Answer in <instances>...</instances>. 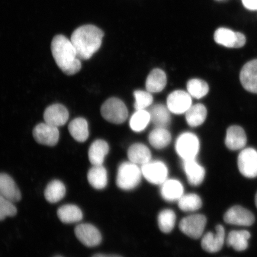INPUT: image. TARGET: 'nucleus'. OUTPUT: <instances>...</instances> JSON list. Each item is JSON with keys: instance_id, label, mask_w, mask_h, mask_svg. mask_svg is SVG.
<instances>
[{"instance_id": "obj_3", "label": "nucleus", "mask_w": 257, "mask_h": 257, "mask_svg": "<svg viewBox=\"0 0 257 257\" xmlns=\"http://www.w3.org/2000/svg\"><path fill=\"white\" fill-rule=\"evenodd\" d=\"M142 175L141 169L136 164L123 163L118 168L116 184L123 190H132L139 185Z\"/></svg>"}, {"instance_id": "obj_28", "label": "nucleus", "mask_w": 257, "mask_h": 257, "mask_svg": "<svg viewBox=\"0 0 257 257\" xmlns=\"http://www.w3.org/2000/svg\"><path fill=\"white\" fill-rule=\"evenodd\" d=\"M151 121L157 127L166 128L170 123V111L163 104H156L150 108Z\"/></svg>"}, {"instance_id": "obj_9", "label": "nucleus", "mask_w": 257, "mask_h": 257, "mask_svg": "<svg viewBox=\"0 0 257 257\" xmlns=\"http://www.w3.org/2000/svg\"><path fill=\"white\" fill-rule=\"evenodd\" d=\"M75 234L80 242L89 248L98 246L101 242L102 236L100 232L91 224H78L75 227Z\"/></svg>"}, {"instance_id": "obj_42", "label": "nucleus", "mask_w": 257, "mask_h": 257, "mask_svg": "<svg viewBox=\"0 0 257 257\" xmlns=\"http://www.w3.org/2000/svg\"><path fill=\"white\" fill-rule=\"evenodd\" d=\"M217 1H223V0H217Z\"/></svg>"}, {"instance_id": "obj_14", "label": "nucleus", "mask_w": 257, "mask_h": 257, "mask_svg": "<svg viewBox=\"0 0 257 257\" xmlns=\"http://www.w3.org/2000/svg\"><path fill=\"white\" fill-rule=\"evenodd\" d=\"M69 117L67 109L62 104H54L48 107L44 113L45 123L59 127L67 123Z\"/></svg>"}, {"instance_id": "obj_2", "label": "nucleus", "mask_w": 257, "mask_h": 257, "mask_svg": "<svg viewBox=\"0 0 257 257\" xmlns=\"http://www.w3.org/2000/svg\"><path fill=\"white\" fill-rule=\"evenodd\" d=\"M51 49L57 65L66 75H75L81 69V62L77 56L75 47L71 41L64 35L54 37Z\"/></svg>"}, {"instance_id": "obj_34", "label": "nucleus", "mask_w": 257, "mask_h": 257, "mask_svg": "<svg viewBox=\"0 0 257 257\" xmlns=\"http://www.w3.org/2000/svg\"><path fill=\"white\" fill-rule=\"evenodd\" d=\"M175 212L170 209H165L160 212L158 216V224L162 232L168 233L171 232L176 223Z\"/></svg>"}, {"instance_id": "obj_11", "label": "nucleus", "mask_w": 257, "mask_h": 257, "mask_svg": "<svg viewBox=\"0 0 257 257\" xmlns=\"http://www.w3.org/2000/svg\"><path fill=\"white\" fill-rule=\"evenodd\" d=\"M33 137L38 143L50 147L55 146L59 140L58 127L46 123H40L33 130Z\"/></svg>"}, {"instance_id": "obj_30", "label": "nucleus", "mask_w": 257, "mask_h": 257, "mask_svg": "<svg viewBox=\"0 0 257 257\" xmlns=\"http://www.w3.org/2000/svg\"><path fill=\"white\" fill-rule=\"evenodd\" d=\"M185 114L186 120L189 126L197 127L206 119L207 111L204 105L197 104L191 105Z\"/></svg>"}, {"instance_id": "obj_38", "label": "nucleus", "mask_w": 257, "mask_h": 257, "mask_svg": "<svg viewBox=\"0 0 257 257\" xmlns=\"http://www.w3.org/2000/svg\"><path fill=\"white\" fill-rule=\"evenodd\" d=\"M244 6L250 11L257 10V0H242Z\"/></svg>"}, {"instance_id": "obj_36", "label": "nucleus", "mask_w": 257, "mask_h": 257, "mask_svg": "<svg viewBox=\"0 0 257 257\" xmlns=\"http://www.w3.org/2000/svg\"><path fill=\"white\" fill-rule=\"evenodd\" d=\"M136 102L134 107L137 110H146L147 107L152 105L153 101V97L149 91L137 90L134 92Z\"/></svg>"}, {"instance_id": "obj_1", "label": "nucleus", "mask_w": 257, "mask_h": 257, "mask_svg": "<svg viewBox=\"0 0 257 257\" xmlns=\"http://www.w3.org/2000/svg\"><path fill=\"white\" fill-rule=\"evenodd\" d=\"M104 32L92 25L81 26L71 35V41L77 56L81 60H88L101 47Z\"/></svg>"}, {"instance_id": "obj_40", "label": "nucleus", "mask_w": 257, "mask_h": 257, "mask_svg": "<svg viewBox=\"0 0 257 257\" xmlns=\"http://www.w3.org/2000/svg\"><path fill=\"white\" fill-rule=\"evenodd\" d=\"M255 201L256 207L257 208V193H256V194L255 195Z\"/></svg>"}, {"instance_id": "obj_21", "label": "nucleus", "mask_w": 257, "mask_h": 257, "mask_svg": "<svg viewBox=\"0 0 257 257\" xmlns=\"http://www.w3.org/2000/svg\"><path fill=\"white\" fill-rule=\"evenodd\" d=\"M108 152L109 146L107 142L102 140L95 141L88 151L89 162L93 166L102 165Z\"/></svg>"}, {"instance_id": "obj_20", "label": "nucleus", "mask_w": 257, "mask_h": 257, "mask_svg": "<svg viewBox=\"0 0 257 257\" xmlns=\"http://www.w3.org/2000/svg\"><path fill=\"white\" fill-rule=\"evenodd\" d=\"M161 186V195L167 201H178L184 195V187L181 182L176 179H167Z\"/></svg>"}, {"instance_id": "obj_8", "label": "nucleus", "mask_w": 257, "mask_h": 257, "mask_svg": "<svg viewBox=\"0 0 257 257\" xmlns=\"http://www.w3.org/2000/svg\"><path fill=\"white\" fill-rule=\"evenodd\" d=\"M237 166L243 176L248 178L257 177V152L252 148L243 149L237 158Z\"/></svg>"}, {"instance_id": "obj_33", "label": "nucleus", "mask_w": 257, "mask_h": 257, "mask_svg": "<svg viewBox=\"0 0 257 257\" xmlns=\"http://www.w3.org/2000/svg\"><path fill=\"white\" fill-rule=\"evenodd\" d=\"M150 121L151 117L149 111L137 110L131 118L130 126L134 131L140 133L147 127Z\"/></svg>"}, {"instance_id": "obj_32", "label": "nucleus", "mask_w": 257, "mask_h": 257, "mask_svg": "<svg viewBox=\"0 0 257 257\" xmlns=\"http://www.w3.org/2000/svg\"><path fill=\"white\" fill-rule=\"evenodd\" d=\"M178 201L179 208L186 212L197 211L202 205L201 198L195 194L183 195Z\"/></svg>"}, {"instance_id": "obj_18", "label": "nucleus", "mask_w": 257, "mask_h": 257, "mask_svg": "<svg viewBox=\"0 0 257 257\" xmlns=\"http://www.w3.org/2000/svg\"><path fill=\"white\" fill-rule=\"evenodd\" d=\"M247 142L246 136L243 128L239 126H232L227 128L225 144L230 150L242 149Z\"/></svg>"}, {"instance_id": "obj_5", "label": "nucleus", "mask_w": 257, "mask_h": 257, "mask_svg": "<svg viewBox=\"0 0 257 257\" xmlns=\"http://www.w3.org/2000/svg\"><path fill=\"white\" fill-rule=\"evenodd\" d=\"M176 150L184 160L195 159L200 150V141L194 134H182L176 141Z\"/></svg>"}, {"instance_id": "obj_25", "label": "nucleus", "mask_w": 257, "mask_h": 257, "mask_svg": "<svg viewBox=\"0 0 257 257\" xmlns=\"http://www.w3.org/2000/svg\"><path fill=\"white\" fill-rule=\"evenodd\" d=\"M167 83V77L163 70L155 69L150 72L146 80L148 91L157 93L162 91Z\"/></svg>"}, {"instance_id": "obj_29", "label": "nucleus", "mask_w": 257, "mask_h": 257, "mask_svg": "<svg viewBox=\"0 0 257 257\" xmlns=\"http://www.w3.org/2000/svg\"><path fill=\"white\" fill-rule=\"evenodd\" d=\"M65 185L59 180H54L47 186L44 191L46 200L50 203H56L62 200L66 195Z\"/></svg>"}, {"instance_id": "obj_35", "label": "nucleus", "mask_w": 257, "mask_h": 257, "mask_svg": "<svg viewBox=\"0 0 257 257\" xmlns=\"http://www.w3.org/2000/svg\"><path fill=\"white\" fill-rule=\"evenodd\" d=\"M187 89L189 95L197 99L204 97L209 91L207 83L204 80L198 79L189 80Z\"/></svg>"}, {"instance_id": "obj_16", "label": "nucleus", "mask_w": 257, "mask_h": 257, "mask_svg": "<svg viewBox=\"0 0 257 257\" xmlns=\"http://www.w3.org/2000/svg\"><path fill=\"white\" fill-rule=\"evenodd\" d=\"M241 84L246 91L257 94V59L250 61L240 73Z\"/></svg>"}, {"instance_id": "obj_4", "label": "nucleus", "mask_w": 257, "mask_h": 257, "mask_svg": "<svg viewBox=\"0 0 257 257\" xmlns=\"http://www.w3.org/2000/svg\"><path fill=\"white\" fill-rule=\"evenodd\" d=\"M101 113L104 119L114 124L123 123L128 117L126 106L117 98L106 100L101 106Z\"/></svg>"}, {"instance_id": "obj_7", "label": "nucleus", "mask_w": 257, "mask_h": 257, "mask_svg": "<svg viewBox=\"0 0 257 257\" xmlns=\"http://www.w3.org/2000/svg\"><path fill=\"white\" fill-rule=\"evenodd\" d=\"M147 181L154 185H162L168 179V170L165 163L160 161H150L141 168Z\"/></svg>"}, {"instance_id": "obj_22", "label": "nucleus", "mask_w": 257, "mask_h": 257, "mask_svg": "<svg viewBox=\"0 0 257 257\" xmlns=\"http://www.w3.org/2000/svg\"><path fill=\"white\" fill-rule=\"evenodd\" d=\"M130 162L136 165H144L152 160V154L149 148L142 144H135L127 151Z\"/></svg>"}, {"instance_id": "obj_12", "label": "nucleus", "mask_w": 257, "mask_h": 257, "mask_svg": "<svg viewBox=\"0 0 257 257\" xmlns=\"http://www.w3.org/2000/svg\"><path fill=\"white\" fill-rule=\"evenodd\" d=\"M224 220L228 224L249 226L254 223L255 217L247 209L236 205L227 211L224 216Z\"/></svg>"}, {"instance_id": "obj_10", "label": "nucleus", "mask_w": 257, "mask_h": 257, "mask_svg": "<svg viewBox=\"0 0 257 257\" xmlns=\"http://www.w3.org/2000/svg\"><path fill=\"white\" fill-rule=\"evenodd\" d=\"M214 38L218 44L227 48H239L245 46L246 43L245 35L225 28L217 29Z\"/></svg>"}, {"instance_id": "obj_24", "label": "nucleus", "mask_w": 257, "mask_h": 257, "mask_svg": "<svg viewBox=\"0 0 257 257\" xmlns=\"http://www.w3.org/2000/svg\"><path fill=\"white\" fill-rule=\"evenodd\" d=\"M87 179L89 184L96 189H102L108 183L107 170L102 165L93 166L89 170Z\"/></svg>"}, {"instance_id": "obj_23", "label": "nucleus", "mask_w": 257, "mask_h": 257, "mask_svg": "<svg viewBox=\"0 0 257 257\" xmlns=\"http://www.w3.org/2000/svg\"><path fill=\"white\" fill-rule=\"evenodd\" d=\"M57 216L62 223L72 224L81 221L83 218V213L82 210L77 205L66 204L58 209Z\"/></svg>"}, {"instance_id": "obj_31", "label": "nucleus", "mask_w": 257, "mask_h": 257, "mask_svg": "<svg viewBox=\"0 0 257 257\" xmlns=\"http://www.w3.org/2000/svg\"><path fill=\"white\" fill-rule=\"evenodd\" d=\"M171 140V135L165 127H156L149 135L150 143L156 149L168 146Z\"/></svg>"}, {"instance_id": "obj_13", "label": "nucleus", "mask_w": 257, "mask_h": 257, "mask_svg": "<svg viewBox=\"0 0 257 257\" xmlns=\"http://www.w3.org/2000/svg\"><path fill=\"white\" fill-rule=\"evenodd\" d=\"M191 105V96L188 92L181 90L172 92L167 99L169 111L176 114L185 113Z\"/></svg>"}, {"instance_id": "obj_6", "label": "nucleus", "mask_w": 257, "mask_h": 257, "mask_svg": "<svg viewBox=\"0 0 257 257\" xmlns=\"http://www.w3.org/2000/svg\"><path fill=\"white\" fill-rule=\"evenodd\" d=\"M207 218L202 214H193L186 217L179 223V229L192 239L200 238L203 234Z\"/></svg>"}, {"instance_id": "obj_26", "label": "nucleus", "mask_w": 257, "mask_h": 257, "mask_svg": "<svg viewBox=\"0 0 257 257\" xmlns=\"http://www.w3.org/2000/svg\"><path fill=\"white\" fill-rule=\"evenodd\" d=\"M250 234L247 230H233L227 236V246L232 247L236 251H243L248 246Z\"/></svg>"}, {"instance_id": "obj_39", "label": "nucleus", "mask_w": 257, "mask_h": 257, "mask_svg": "<svg viewBox=\"0 0 257 257\" xmlns=\"http://www.w3.org/2000/svg\"><path fill=\"white\" fill-rule=\"evenodd\" d=\"M92 257H122L121 256L118 255H107V254H102V253H96V254L93 255Z\"/></svg>"}, {"instance_id": "obj_37", "label": "nucleus", "mask_w": 257, "mask_h": 257, "mask_svg": "<svg viewBox=\"0 0 257 257\" xmlns=\"http://www.w3.org/2000/svg\"><path fill=\"white\" fill-rule=\"evenodd\" d=\"M16 214L17 208L14 202L0 195V221L5 220L7 217L15 216Z\"/></svg>"}, {"instance_id": "obj_17", "label": "nucleus", "mask_w": 257, "mask_h": 257, "mask_svg": "<svg viewBox=\"0 0 257 257\" xmlns=\"http://www.w3.org/2000/svg\"><path fill=\"white\" fill-rule=\"evenodd\" d=\"M0 195L14 203L21 200L20 189L12 177L6 173H0Z\"/></svg>"}, {"instance_id": "obj_15", "label": "nucleus", "mask_w": 257, "mask_h": 257, "mask_svg": "<svg viewBox=\"0 0 257 257\" xmlns=\"http://www.w3.org/2000/svg\"><path fill=\"white\" fill-rule=\"evenodd\" d=\"M216 233L208 232L202 237L201 246L205 251L216 253L222 248L225 239V230L221 225L216 227Z\"/></svg>"}, {"instance_id": "obj_19", "label": "nucleus", "mask_w": 257, "mask_h": 257, "mask_svg": "<svg viewBox=\"0 0 257 257\" xmlns=\"http://www.w3.org/2000/svg\"><path fill=\"white\" fill-rule=\"evenodd\" d=\"M184 169L189 184L198 186L203 182L205 175V169L199 165L195 159L184 160Z\"/></svg>"}, {"instance_id": "obj_27", "label": "nucleus", "mask_w": 257, "mask_h": 257, "mask_svg": "<svg viewBox=\"0 0 257 257\" xmlns=\"http://www.w3.org/2000/svg\"><path fill=\"white\" fill-rule=\"evenodd\" d=\"M69 131L71 136L79 143L85 142L89 137L87 121L82 117L76 118L69 124Z\"/></svg>"}, {"instance_id": "obj_41", "label": "nucleus", "mask_w": 257, "mask_h": 257, "mask_svg": "<svg viewBox=\"0 0 257 257\" xmlns=\"http://www.w3.org/2000/svg\"><path fill=\"white\" fill-rule=\"evenodd\" d=\"M54 257H63V256H60V255H57V256H54Z\"/></svg>"}]
</instances>
